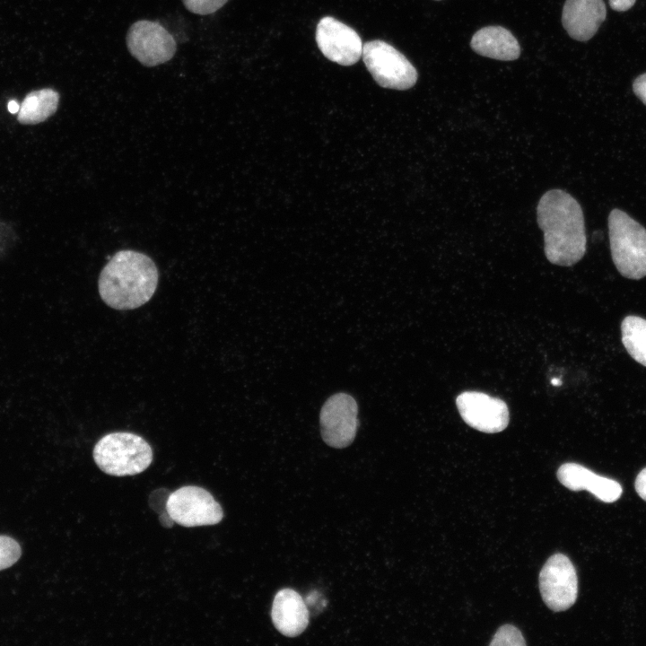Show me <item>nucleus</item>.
Returning <instances> with one entry per match:
<instances>
[{"label": "nucleus", "mask_w": 646, "mask_h": 646, "mask_svg": "<svg viewBox=\"0 0 646 646\" xmlns=\"http://www.w3.org/2000/svg\"><path fill=\"white\" fill-rule=\"evenodd\" d=\"M537 220L550 263L569 266L583 258L587 247L584 216L572 196L559 188L546 191L538 201Z\"/></svg>", "instance_id": "f257e3e1"}, {"label": "nucleus", "mask_w": 646, "mask_h": 646, "mask_svg": "<svg viewBox=\"0 0 646 646\" xmlns=\"http://www.w3.org/2000/svg\"><path fill=\"white\" fill-rule=\"evenodd\" d=\"M158 278V269L150 257L135 250H120L100 272V296L115 310H134L153 297Z\"/></svg>", "instance_id": "f03ea898"}, {"label": "nucleus", "mask_w": 646, "mask_h": 646, "mask_svg": "<svg viewBox=\"0 0 646 646\" xmlns=\"http://www.w3.org/2000/svg\"><path fill=\"white\" fill-rule=\"evenodd\" d=\"M93 459L104 473L115 476H134L144 471L153 461V450L141 436L117 432L99 440Z\"/></svg>", "instance_id": "7ed1b4c3"}, {"label": "nucleus", "mask_w": 646, "mask_h": 646, "mask_svg": "<svg viewBox=\"0 0 646 646\" xmlns=\"http://www.w3.org/2000/svg\"><path fill=\"white\" fill-rule=\"evenodd\" d=\"M608 232L613 262L629 279L646 276V229L619 209L608 216Z\"/></svg>", "instance_id": "20e7f679"}, {"label": "nucleus", "mask_w": 646, "mask_h": 646, "mask_svg": "<svg viewBox=\"0 0 646 646\" xmlns=\"http://www.w3.org/2000/svg\"><path fill=\"white\" fill-rule=\"evenodd\" d=\"M362 57L375 82L383 88L404 91L412 88L417 81L414 65L402 53L383 40L364 43Z\"/></svg>", "instance_id": "39448f33"}, {"label": "nucleus", "mask_w": 646, "mask_h": 646, "mask_svg": "<svg viewBox=\"0 0 646 646\" xmlns=\"http://www.w3.org/2000/svg\"><path fill=\"white\" fill-rule=\"evenodd\" d=\"M166 510L178 524L191 528L219 523L223 518L221 505L205 489L188 485L170 494Z\"/></svg>", "instance_id": "423d86ee"}, {"label": "nucleus", "mask_w": 646, "mask_h": 646, "mask_svg": "<svg viewBox=\"0 0 646 646\" xmlns=\"http://www.w3.org/2000/svg\"><path fill=\"white\" fill-rule=\"evenodd\" d=\"M358 406L346 393H336L324 403L320 415L323 441L330 447L343 449L354 440L359 426Z\"/></svg>", "instance_id": "0eeeda50"}, {"label": "nucleus", "mask_w": 646, "mask_h": 646, "mask_svg": "<svg viewBox=\"0 0 646 646\" xmlns=\"http://www.w3.org/2000/svg\"><path fill=\"white\" fill-rule=\"evenodd\" d=\"M126 40L130 54L145 66L168 62L177 48L172 35L159 22L148 20L134 22Z\"/></svg>", "instance_id": "6e6552de"}, {"label": "nucleus", "mask_w": 646, "mask_h": 646, "mask_svg": "<svg viewBox=\"0 0 646 646\" xmlns=\"http://www.w3.org/2000/svg\"><path fill=\"white\" fill-rule=\"evenodd\" d=\"M539 589L546 605L554 611L571 607L578 596V578L571 560L563 554L549 557L539 574Z\"/></svg>", "instance_id": "1a4fd4ad"}, {"label": "nucleus", "mask_w": 646, "mask_h": 646, "mask_svg": "<svg viewBox=\"0 0 646 646\" xmlns=\"http://www.w3.org/2000/svg\"><path fill=\"white\" fill-rule=\"evenodd\" d=\"M316 41L321 53L341 65L355 64L362 55L363 44L359 34L342 22L326 16L316 30Z\"/></svg>", "instance_id": "9d476101"}, {"label": "nucleus", "mask_w": 646, "mask_h": 646, "mask_svg": "<svg viewBox=\"0 0 646 646\" xmlns=\"http://www.w3.org/2000/svg\"><path fill=\"white\" fill-rule=\"evenodd\" d=\"M458 410L469 426L477 431L495 433L509 423V410L504 401L477 391H466L456 399Z\"/></svg>", "instance_id": "9b49d317"}, {"label": "nucleus", "mask_w": 646, "mask_h": 646, "mask_svg": "<svg viewBox=\"0 0 646 646\" xmlns=\"http://www.w3.org/2000/svg\"><path fill=\"white\" fill-rule=\"evenodd\" d=\"M560 483L572 491L587 490L604 502L617 501L623 493L621 484L611 478L598 476L577 463H565L557 470Z\"/></svg>", "instance_id": "f8f14e48"}, {"label": "nucleus", "mask_w": 646, "mask_h": 646, "mask_svg": "<svg viewBox=\"0 0 646 646\" xmlns=\"http://www.w3.org/2000/svg\"><path fill=\"white\" fill-rule=\"evenodd\" d=\"M606 15L603 0H566L562 22L572 39L586 41L595 35Z\"/></svg>", "instance_id": "ddd939ff"}, {"label": "nucleus", "mask_w": 646, "mask_h": 646, "mask_svg": "<svg viewBox=\"0 0 646 646\" xmlns=\"http://www.w3.org/2000/svg\"><path fill=\"white\" fill-rule=\"evenodd\" d=\"M272 622L282 634L300 635L309 624V610L301 596L292 589L279 590L271 610Z\"/></svg>", "instance_id": "4468645a"}, {"label": "nucleus", "mask_w": 646, "mask_h": 646, "mask_svg": "<svg viewBox=\"0 0 646 646\" xmlns=\"http://www.w3.org/2000/svg\"><path fill=\"white\" fill-rule=\"evenodd\" d=\"M470 45L477 54L498 60H515L520 55L518 40L510 31L501 26L480 29L472 37Z\"/></svg>", "instance_id": "2eb2a0df"}, {"label": "nucleus", "mask_w": 646, "mask_h": 646, "mask_svg": "<svg viewBox=\"0 0 646 646\" xmlns=\"http://www.w3.org/2000/svg\"><path fill=\"white\" fill-rule=\"evenodd\" d=\"M59 94L51 88H44L28 93L17 113V119L23 125H35L53 115L58 106Z\"/></svg>", "instance_id": "dca6fc26"}, {"label": "nucleus", "mask_w": 646, "mask_h": 646, "mask_svg": "<svg viewBox=\"0 0 646 646\" xmlns=\"http://www.w3.org/2000/svg\"><path fill=\"white\" fill-rule=\"evenodd\" d=\"M622 342L628 354L646 366V319L627 316L621 324Z\"/></svg>", "instance_id": "f3484780"}, {"label": "nucleus", "mask_w": 646, "mask_h": 646, "mask_svg": "<svg viewBox=\"0 0 646 646\" xmlns=\"http://www.w3.org/2000/svg\"><path fill=\"white\" fill-rule=\"evenodd\" d=\"M22 554L19 543L13 538L0 535V571L14 564Z\"/></svg>", "instance_id": "a211bd4d"}, {"label": "nucleus", "mask_w": 646, "mask_h": 646, "mask_svg": "<svg viewBox=\"0 0 646 646\" xmlns=\"http://www.w3.org/2000/svg\"><path fill=\"white\" fill-rule=\"evenodd\" d=\"M490 645L523 646L526 645V642L518 628L511 624H505L497 630Z\"/></svg>", "instance_id": "6ab92c4d"}, {"label": "nucleus", "mask_w": 646, "mask_h": 646, "mask_svg": "<svg viewBox=\"0 0 646 646\" xmlns=\"http://www.w3.org/2000/svg\"><path fill=\"white\" fill-rule=\"evenodd\" d=\"M228 0H182L185 7L191 13L205 15L216 12Z\"/></svg>", "instance_id": "aec40b11"}, {"label": "nucleus", "mask_w": 646, "mask_h": 646, "mask_svg": "<svg viewBox=\"0 0 646 646\" xmlns=\"http://www.w3.org/2000/svg\"><path fill=\"white\" fill-rule=\"evenodd\" d=\"M635 95L646 105V73L639 75L633 83Z\"/></svg>", "instance_id": "412c9836"}, {"label": "nucleus", "mask_w": 646, "mask_h": 646, "mask_svg": "<svg viewBox=\"0 0 646 646\" xmlns=\"http://www.w3.org/2000/svg\"><path fill=\"white\" fill-rule=\"evenodd\" d=\"M634 487L638 495L646 501V467L636 476Z\"/></svg>", "instance_id": "4be33fe9"}, {"label": "nucleus", "mask_w": 646, "mask_h": 646, "mask_svg": "<svg viewBox=\"0 0 646 646\" xmlns=\"http://www.w3.org/2000/svg\"><path fill=\"white\" fill-rule=\"evenodd\" d=\"M636 0H609L610 7L617 12H624L630 9Z\"/></svg>", "instance_id": "5701e85b"}, {"label": "nucleus", "mask_w": 646, "mask_h": 646, "mask_svg": "<svg viewBox=\"0 0 646 646\" xmlns=\"http://www.w3.org/2000/svg\"><path fill=\"white\" fill-rule=\"evenodd\" d=\"M19 109H20V106H19V104H18L15 100H10V101H9V103H8V110H9L11 113H13V114L18 113Z\"/></svg>", "instance_id": "b1692460"}, {"label": "nucleus", "mask_w": 646, "mask_h": 646, "mask_svg": "<svg viewBox=\"0 0 646 646\" xmlns=\"http://www.w3.org/2000/svg\"><path fill=\"white\" fill-rule=\"evenodd\" d=\"M551 383H552L553 385H554V386H559V385L562 384V381H561L560 380H558V379H553V380H551Z\"/></svg>", "instance_id": "393cba45"}]
</instances>
